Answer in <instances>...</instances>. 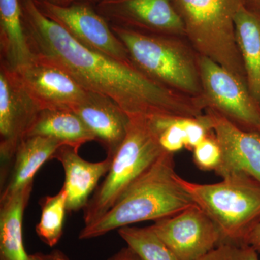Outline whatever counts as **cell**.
<instances>
[{"label":"cell","instance_id":"1","mask_svg":"<svg viewBox=\"0 0 260 260\" xmlns=\"http://www.w3.org/2000/svg\"><path fill=\"white\" fill-rule=\"evenodd\" d=\"M24 25L37 57L58 65L88 91L112 99L129 118L199 117L201 99L178 93L154 81L132 64L85 47L45 16L34 0H20Z\"/></svg>","mask_w":260,"mask_h":260},{"label":"cell","instance_id":"2","mask_svg":"<svg viewBox=\"0 0 260 260\" xmlns=\"http://www.w3.org/2000/svg\"><path fill=\"white\" fill-rule=\"evenodd\" d=\"M174 155L168 152L162 154L107 213L84 225L79 239L102 237L140 222L157 221L197 205L178 180Z\"/></svg>","mask_w":260,"mask_h":260},{"label":"cell","instance_id":"3","mask_svg":"<svg viewBox=\"0 0 260 260\" xmlns=\"http://www.w3.org/2000/svg\"><path fill=\"white\" fill-rule=\"evenodd\" d=\"M110 25L125 46L135 68L171 90L203 101L199 54L186 37L147 34Z\"/></svg>","mask_w":260,"mask_h":260},{"label":"cell","instance_id":"4","mask_svg":"<svg viewBox=\"0 0 260 260\" xmlns=\"http://www.w3.org/2000/svg\"><path fill=\"white\" fill-rule=\"evenodd\" d=\"M195 203L216 225L220 244L247 245L260 223V182L246 174L224 178L214 184H198L178 175Z\"/></svg>","mask_w":260,"mask_h":260},{"label":"cell","instance_id":"5","mask_svg":"<svg viewBox=\"0 0 260 260\" xmlns=\"http://www.w3.org/2000/svg\"><path fill=\"white\" fill-rule=\"evenodd\" d=\"M186 38L198 54L221 65L246 83L234 17L242 0H173ZM247 84V83H246Z\"/></svg>","mask_w":260,"mask_h":260},{"label":"cell","instance_id":"6","mask_svg":"<svg viewBox=\"0 0 260 260\" xmlns=\"http://www.w3.org/2000/svg\"><path fill=\"white\" fill-rule=\"evenodd\" d=\"M165 152L148 119L130 118L127 134L113 158L110 169L83 209L84 224L88 225L107 213Z\"/></svg>","mask_w":260,"mask_h":260},{"label":"cell","instance_id":"7","mask_svg":"<svg viewBox=\"0 0 260 260\" xmlns=\"http://www.w3.org/2000/svg\"><path fill=\"white\" fill-rule=\"evenodd\" d=\"M198 64L205 109L215 111L244 131L259 133L260 106L247 84L206 56L199 54Z\"/></svg>","mask_w":260,"mask_h":260},{"label":"cell","instance_id":"8","mask_svg":"<svg viewBox=\"0 0 260 260\" xmlns=\"http://www.w3.org/2000/svg\"><path fill=\"white\" fill-rule=\"evenodd\" d=\"M34 2L43 14L62 27L80 44L118 60L130 61L125 46L93 3L79 2L61 7L43 0Z\"/></svg>","mask_w":260,"mask_h":260},{"label":"cell","instance_id":"9","mask_svg":"<svg viewBox=\"0 0 260 260\" xmlns=\"http://www.w3.org/2000/svg\"><path fill=\"white\" fill-rule=\"evenodd\" d=\"M16 72L0 63V157L10 164L18 145L41 112Z\"/></svg>","mask_w":260,"mask_h":260},{"label":"cell","instance_id":"10","mask_svg":"<svg viewBox=\"0 0 260 260\" xmlns=\"http://www.w3.org/2000/svg\"><path fill=\"white\" fill-rule=\"evenodd\" d=\"M98 13L110 25L147 34L186 37L173 0H99Z\"/></svg>","mask_w":260,"mask_h":260},{"label":"cell","instance_id":"11","mask_svg":"<svg viewBox=\"0 0 260 260\" xmlns=\"http://www.w3.org/2000/svg\"><path fill=\"white\" fill-rule=\"evenodd\" d=\"M150 228L181 260H199L220 242L216 225L198 205Z\"/></svg>","mask_w":260,"mask_h":260},{"label":"cell","instance_id":"12","mask_svg":"<svg viewBox=\"0 0 260 260\" xmlns=\"http://www.w3.org/2000/svg\"><path fill=\"white\" fill-rule=\"evenodd\" d=\"M15 72L42 110L74 111L88 94L68 72L37 56L31 63Z\"/></svg>","mask_w":260,"mask_h":260},{"label":"cell","instance_id":"13","mask_svg":"<svg viewBox=\"0 0 260 260\" xmlns=\"http://www.w3.org/2000/svg\"><path fill=\"white\" fill-rule=\"evenodd\" d=\"M205 112L221 151L216 175L224 179L246 174L260 182V133L244 131L212 109Z\"/></svg>","mask_w":260,"mask_h":260},{"label":"cell","instance_id":"14","mask_svg":"<svg viewBox=\"0 0 260 260\" xmlns=\"http://www.w3.org/2000/svg\"><path fill=\"white\" fill-rule=\"evenodd\" d=\"M73 112L105 149L107 158H114L127 134L129 116L110 98L90 91Z\"/></svg>","mask_w":260,"mask_h":260},{"label":"cell","instance_id":"15","mask_svg":"<svg viewBox=\"0 0 260 260\" xmlns=\"http://www.w3.org/2000/svg\"><path fill=\"white\" fill-rule=\"evenodd\" d=\"M52 159L62 165L64 171V186L67 192V210L69 213L84 209L95 191L101 178L110 169L113 159L106 158L99 162H90L82 158L76 149L62 145Z\"/></svg>","mask_w":260,"mask_h":260},{"label":"cell","instance_id":"16","mask_svg":"<svg viewBox=\"0 0 260 260\" xmlns=\"http://www.w3.org/2000/svg\"><path fill=\"white\" fill-rule=\"evenodd\" d=\"M64 145L57 140L42 136H28L18 145L10 174L1 183L0 202L9 199L34 183V176L61 146Z\"/></svg>","mask_w":260,"mask_h":260},{"label":"cell","instance_id":"17","mask_svg":"<svg viewBox=\"0 0 260 260\" xmlns=\"http://www.w3.org/2000/svg\"><path fill=\"white\" fill-rule=\"evenodd\" d=\"M0 54L2 64L13 71L35 59L25 32L20 0H0Z\"/></svg>","mask_w":260,"mask_h":260},{"label":"cell","instance_id":"18","mask_svg":"<svg viewBox=\"0 0 260 260\" xmlns=\"http://www.w3.org/2000/svg\"><path fill=\"white\" fill-rule=\"evenodd\" d=\"M238 49L245 70L249 91L260 104V13L244 3L234 17Z\"/></svg>","mask_w":260,"mask_h":260},{"label":"cell","instance_id":"19","mask_svg":"<svg viewBox=\"0 0 260 260\" xmlns=\"http://www.w3.org/2000/svg\"><path fill=\"white\" fill-rule=\"evenodd\" d=\"M28 136L51 138L78 150L85 143L95 141L93 133L76 113L64 109L41 110Z\"/></svg>","mask_w":260,"mask_h":260},{"label":"cell","instance_id":"20","mask_svg":"<svg viewBox=\"0 0 260 260\" xmlns=\"http://www.w3.org/2000/svg\"><path fill=\"white\" fill-rule=\"evenodd\" d=\"M34 183L0 202V260H29L24 247L23 219Z\"/></svg>","mask_w":260,"mask_h":260},{"label":"cell","instance_id":"21","mask_svg":"<svg viewBox=\"0 0 260 260\" xmlns=\"http://www.w3.org/2000/svg\"><path fill=\"white\" fill-rule=\"evenodd\" d=\"M40 221L36 226L39 239L49 247H54L60 241L67 210V192L64 186L57 194L47 196L39 201Z\"/></svg>","mask_w":260,"mask_h":260},{"label":"cell","instance_id":"22","mask_svg":"<svg viewBox=\"0 0 260 260\" xmlns=\"http://www.w3.org/2000/svg\"><path fill=\"white\" fill-rule=\"evenodd\" d=\"M118 234L143 260H181L148 227L133 225L118 229Z\"/></svg>","mask_w":260,"mask_h":260},{"label":"cell","instance_id":"23","mask_svg":"<svg viewBox=\"0 0 260 260\" xmlns=\"http://www.w3.org/2000/svg\"><path fill=\"white\" fill-rule=\"evenodd\" d=\"M186 118L154 116L148 119L149 125L166 152L174 154L185 148Z\"/></svg>","mask_w":260,"mask_h":260},{"label":"cell","instance_id":"24","mask_svg":"<svg viewBox=\"0 0 260 260\" xmlns=\"http://www.w3.org/2000/svg\"><path fill=\"white\" fill-rule=\"evenodd\" d=\"M193 160L203 171L216 170L221 160V151L214 133L204 138L193 149Z\"/></svg>","mask_w":260,"mask_h":260},{"label":"cell","instance_id":"25","mask_svg":"<svg viewBox=\"0 0 260 260\" xmlns=\"http://www.w3.org/2000/svg\"><path fill=\"white\" fill-rule=\"evenodd\" d=\"M259 255L249 245L220 244L199 260H259Z\"/></svg>","mask_w":260,"mask_h":260},{"label":"cell","instance_id":"26","mask_svg":"<svg viewBox=\"0 0 260 260\" xmlns=\"http://www.w3.org/2000/svg\"><path fill=\"white\" fill-rule=\"evenodd\" d=\"M29 260H70L67 254L59 249H54L49 253L37 252L29 254Z\"/></svg>","mask_w":260,"mask_h":260},{"label":"cell","instance_id":"27","mask_svg":"<svg viewBox=\"0 0 260 260\" xmlns=\"http://www.w3.org/2000/svg\"><path fill=\"white\" fill-rule=\"evenodd\" d=\"M107 260H143L138 253L126 246L111 256Z\"/></svg>","mask_w":260,"mask_h":260},{"label":"cell","instance_id":"28","mask_svg":"<svg viewBox=\"0 0 260 260\" xmlns=\"http://www.w3.org/2000/svg\"><path fill=\"white\" fill-rule=\"evenodd\" d=\"M246 244L251 246L260 255V223L251 232Z\"/></svg>","mask_w":260,"mask_h":260},{"label":"cell","instance_id":"29","mask_svg":"<svg viewBox=\"0 0 260 260\" xmlns=\"http://www.w3.org/2000/svg\"><path fill=\"white\" fill-rule=\"evenodd\" d=\"M43 1L48 2L51 4L57 5V6L66 7L79 2H88V3L95 4L99 0H43Z\"/></svg>","mask_w":260,"mask_h":260},{"label":"cell","instance_id":"30","mask_svg":"<svg viewBox=\"0 0 260 260\" xmlns=\"http://www.w3.org/2000/svg\"><path fill=\"white\" fill-rule=\"evenodd\" d=\"M242 1L248 8L260 13V0H242Z\"/></svg>","mask_w":260,"mask_h":260},{"label":"cell","instance_id":"31","mask_svg":"<svg viewBox=\"0 0 260 260\" xmlns=\"http://www.w3.org/2000/svg\"><path fill=\"white\" fill-rule=\"evenodd\" d=\"M259 106H260V104H259ZM259 133H260V128H259Z\"/></svg>","mask_w":260,"mask_h":260}]
</instances>
